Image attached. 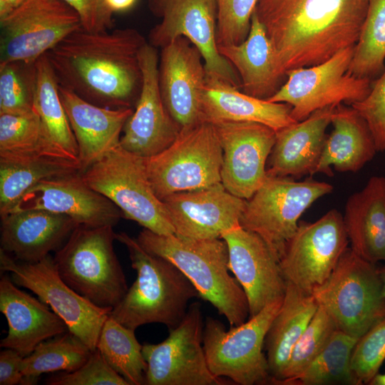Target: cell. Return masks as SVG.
<instances>
[{
  "instance_id": "6da1fadb",
  "label": "cell",
  "mask_w": 385,
  "mask_h": 385,
  "mask_svg": "<svg viewBox=\"0 0 385 385\" xmlns=\"http://www.w3.org/2000/svg\"><path fill=\"white\" fill-rule=\"evenodd\" d=\"M145 43L134 29L81 27L46 55L59 86L98 106L133 108L142 86L139 53Z\"/></svg>"
},
{
  "instance_id": "7a4b0ae2",
  "label": "cell",
  "mask_w": 385,
  "mask_h": 385,
  "mask_svg": "<svg viewBox=\"0 0 385 385\" xmlns=\"http://www.w3.org/2000/svg\"><path fill=\"white\" fill-rule=\"evenodd\" d=\"M369 0H258L255 14L273 46L279 73L321 63L354 46Z\"/></svg>"
},
{
  "instance_id": "3957f363",
  "label": "cell",
  "mask_w": 385,
  "mask_h": 385,
  "mask_svg": "<svg viewBox=\"0 0 385 385\" xmlns=\"http://www.w3.org/2000/svg\"><path fill=\"white\" fill-rule=\"evenodd\" d=\"M116 240L125 245L137 277L110 317L135 331L140 326L160 323L168 330L185 316L188 303L199 293L188 277L170 261L153 255L124 232Z\"/></svg>"
},
{
  "instance_id": "277c9868",
  "label": "cell",
  "mask_w": 385,
  "mask_h": 385,
  "mask_svg": "<svg viewBox=\"0 0 385 385\" xmlns=\"http://www.w3.org/2000/svg\"><path fill=\"white\" fill-rule=\"evenodd\" d=\"M137 240L147 251L175 265L194 285L200 297L223 315L230 327L249 318L247 299L230 273L228 248L222 238L159 235L143 228Z\"/></svg>"
},
{
  "instance_id": "5b68a950",
  "label": "cell",
  "mask_w": 385,
  "mask_h": 385,
  "mask_svg": "<svg viewBox=\"0 0 385 385\" xmlns=\"http://www.w3.org/2000/svg\"><path fill=\"white\" fill-rule=\"evenodd\" d=\"M113 227L78 225L53 257L60 277L70 287L93 304L111 309L128 289L114 251Z\"/></svg>"
},
{
  "instance_id": "8992f818",
  "label": "cell",
  "mask_w": 385,
  "mask_h": 385,
  "mask_svg": "<svg viewBox=\"0 0 385 385\" xmlns=\"http://www.w3.org/2000/svg\"><path fill=\"white\" fill-rule=\"evenodd\" d=\"M338 329L359 339L385 318V297L376 264L347 247L331 275L312 294Z\"/></svg>"
},
{
  "instance_id": "52a82bcc",
  "label": "cell",
  "mask_w": 385,
  "mask_h": 385,
  "mask_svg": "<svg viewBox=\"0 0 385 385\" xmlns=\"http://www.w3.org/2000/svg\"><path fill=\"white\" fill-rule=\"evenodd\" d=\"M151 187L160 199L221 182L222 150L213 125L201 120L181 129L162 152L143 158Z\"/></svg>"
},
{
  "instance_id": "ba28073f",
  "label": "cell",
  "mask_w": 385,
  "mask_h": 385,
  "mask_svg": "<svg viewBox=\"0 0 385 385\" xmlns=\"http://www.w3.org/2000/svg\"><path fill=\"white\" fill-rule=\"evenodd\" d=\"M282 300L269 304L242 324L228 330L220 320L206 317L202 345L212 374L240 385L271 384L272 376L262 349Z\"/></svg>"
},
{
  "instance_id": "9c48e42d",
  "label": "cell",
  "mask_w": 385,
  "mask_h": 385,
  "mask_svg": "<svg viewBox=\"0 0 385 385\" xmlns=\"http://www.w3.org/2000/svg\"><path fill=\"white\" fill-rule=\"evenodd\" d=\"M81 173L92 189L119 208L123 217L159 235L175 234L164 204L149 182L143 158L119 145Z\"/></svg>"
},
{
  "instance_id": "30bf717a",
  "label": "cell",
  "mask_w": 385,
  "mask_h": 385,
  "mask_svg": "<svg viewBox=\"0 0 385 385\" xmlns=\"http://www.w3.org/2000/svg\"><path fill=\"white\" fill-rule=\"evenodd\" d=\"M332 190L331 184L312 178L295 181L290 177L267 175L247 200L240 225L262 237L279 258L304 212Z\"/></svg>"
},
{
  "instance_id": "8fae6325",
  "label": "cell",
  "mask_w": 385,
  "mask_h": 385,
  "mask_svg": "<svg viewBox=\"0 0 385 385\" xmlns=\"http://www.w3.org/2000/svg\"><path fill=\"white\" fill-rule=\"evenodd\" d=\"M354 51V46L349 47L317 65L287 71L286 81L267 100L291 106V115L297 121L328 106L363 100L373 80L349 72Z\"/></svg>"
},
{
  "instance_id": "7c38bea8",
  "label": "cell",
  "mask_w": 385,
  "mask_h": 385,
  "mask_svg": "<svg viewBox=\"0 0 385 385\" xmlns=\"http://www.w3.org/2000/svg\"><path fill=\"white\" fill-rule=\"evenodd\" d=\"M0 268L19 287L29 289L66 324L68 331L92 351L112 309L99 307L78 294L60 277L51 255L34 263L15 260L0 249Z\"/></svg>"
},
{
  "instance_id": "4fadbf2b",
  "label": "cell",
  "mask_w": 385,
  "mask_h": 385,
  "mask_svg": "<svg viewBox=\"0 0 385 385\" xmlns=\"http://www.w3.org/2000/svg\"><path fill=\"white\" fill-rule=\"evenodd\" d=\"M349 243L343 216L336 209L314 222L299 221L279 258L283 277L312 294L331 275Z\"/></svg>"
},
{
  "instance_id": "5bb4252c",
  "label": "cell",
  "mask_w": 385,
  "mask_h": 385,
  "mask_svg": "<svg viewBox=\"0 0 385 385\" xmlns=\"http://www.w3.org/2000/svg\"><path fill=\"white\" fill-rule=\"evenodd\" d=\"M201 304L189 305L181 322L158 344L145 343L147 385H225L210 371L202 345L204 327Z\"/></svg>"
},
{
  "instance_id": "9a60e30c",
  "label": "cell",
  "mask_w": 385,
  "mask_h": 385,
  "mask_svg": "<svg viewBox=\"0 0 385 385\" xmlns=\"http://www.w3.org/2000/svg\"><path fill=\"white\" fill-rule=\"evenodd\" d=\"M150 5L161 18L150 31V44L163 48L176 38L185 37L200 51L207 76L241 88L236 70L218 49L216 0H150Z\"/></svg>"
},
{
  "instance_id": "2e32d148",
  "label": "cell",
  "mask_w": 385,
  "mask_h": 385,
  "mask_svg": "<svg viewBox=\"0 0 385 385\" xmlns=\"http://www.w3.org/2000/svg\"><path fill=\"white\" fill-rule=\"evenodd\" d=\"M0 63L35 62L82 27L75 9L63 0H27L0 20Z\"/></svg>"
},
{
  "instance_id": "e0dca14e",
  "label": "cell",
  "mask_w": 385,
  "mask_h": 385,
  "mask_svg": "<svg viewBox=\"0 0 385 385\" xmlns=\"http://www.w3.org/2000/svg\"><path fill=\"white\" fill-rule=\"evenodd\" d=\"M212 125L222 150L221 183L230 193L248 200L267 177L266 164L276 131L253 122Z\"/></svg>"
},
{
  "instance_id": "ac0fdd59",
  "label": "cell",
  "mask_w": 385,
  "mask_h": 385,
  "mask_svg": "<svg viewBox=\"0 0 385 385\" xmlns=\"http://www.w3.org/2000/svg\"><path fill=\"white\" fill-rule=\"evenodd\" d=\"M142 86L131 115L125 124L120 145L146 158L167 148L180 128L168 113L160 89L158 56L155 47L145 43L139 53Z\"/></svg>"
},
{
  "instance_id": "d6986e66",
  "label": "cell",
  "mask_w": 385,
  "mask_h": 385,
  "mask_svg": "<svg viewBox=\"0 0 385 385\" xmlns=\"http://www.w3.org/2000/svg\"><path fill=\"white\" fill-rule=\"evenodd\" d=\"M221 238L227 245L230 270L246 294L249 317L282 300L286 281L278 256L264 239L240 225L225 231Z\"/></svg>"
},
{
  "instance_id": "ffe728a7",
  "label": "cell",
  "mask_w": 385,
  "mask_h": 385,
  "mask_svg": "<svg viewBox=\"0 0 385 385\" xmlns=\"http://www.w3.org/2000/svg\"><path fill=\"white\" fill-rule=\"evenodd\" d=\"M26 210L66 215L79 225L94 227H113L123 217L119 208L92 189L80 171L42 180L26 191L8 212Z\"/></svg>"
},
{
  "instance_id": "44dd1931",
  "label": "cell",
  "mask_w": 385,
  "mask_h": 385,
  "mask_svg": "<svg viewBox=\"0 0 385 385\" xmlns=\"http://www.w3.org/2000/svg\"><path fill=\"white\" fill-rule=\"evenodd\" d=\"M159 84L164 104L180 130L201 121L206 70L200 51L187 38L161 48Z\"/></svg>"
},
{
  "instance_id": "7402d4cb",
  "label": "cell",
  "mask_w": 385,
  "mask_h": 385,
  "mask_svg": "<svg viewBox=\"0 0 385 385\" xmlns=\"http://www.w3.org/2000/svg\"><path fill=\"white\" fill-rule=\"evenodd\" d=\"M175 235L195 239L221 237L240 225L247 200L226 190L222 183L175 192L162 200Z\"/></svg>"
},
{
  "instance_id": "603a6c76",
  "label": "cell",
  "mask_w": 385,
  "mask_h": 385,
  "mask_svg": "<svg viewBox=\"0 0 385 385\" xmlns=\"http://www.w3.org/2000/svg\"><path fill=\"white\" fill-rule=\"evenodd\" d=\"M0 217V249L27 263L56 252L79 225L68 215L43 210L10 212Z\"/></svg>"
},
{
  "instance_id": "cb8c5ba5",
  "label": "cell",
  "mask_w": 385,
  "mask_h": 385,
  "mask_svg": "<svg viewBox=\"0 0 385 385\" xmlns=\"http://www.w3.org/2000/svg\"><path fill=\"white\" fill-rule=\"evenodd\" d=\"M12 279H0V311L8 323L1 348L12 349L22 356L42 342L68 331L64 321L39 298L21 290Z\"/></svg>"
},
{
  "instance_id": "d4e9b609",
  "label": "cell",
  "mask_w": 385,
  "mask_h": 385,
  "mask_svg": "<svg viewBox=\"0 0 385 385\" xmlns=\"http://www.w3.org/2000/svg\"><path fill=\"white\" fill-rule=\"evenodd\" d=\"M58 93L78 145L82 173L120 145L133 108L98 106L59 85Z\"/></svg>"
},
{
  "instance_id": "484cf974",
  "label": "cell",
  "mask_w": 385,
  "mask_h": 385,
  "mask_svg": "<svg viewBox=\"0 0 385 385\" xmlns=\"http://www.w3.org/2000/svg\"><path fill=\"white\" fill-rule=\"evenodd\" d=\"M336 106L317 110L307 118L277 131L267 175L298 178L314 175Z\"/></svg>"
},
{
  "instance_id": "4316f807",
  "label": "cell",
  "mask_w": 385,
  "mask_h": 385,
  "mask_svg": "<svg viewBox=\"0 0 385 385\" xmlns=\"http://www.w3.org/2000/svg\"><path fill=\"white\" fill-rule=\"evenodd\" d=\"M287 103L270 102L245 93L220 78L206 74L201 101V120L253 122L265 125L276 132L298 121L291 115Z\"/></svg>"
},
{
  "instance_id": "83f0119b",
  "label": "cell",
  "mask_w": 385,
  "mask_h": 385,
  "mask_svg": "<svg viewBox=\"0 0 385 385\" xmlns=\"http://www.w3.org/2000/svg\"><path fill=\"white\" fill-rule=\"evenodd\" d=\"M343 218L351 250L373 264L385 261V177L370 178L351 194Z\"/></svg>"
},
{
  "instance_id": "f1b7e54d",
  "label": "cell",
  "mask_w": 385,
  "mask_h": 385,
  "mask_svg": "<svg viewBox=\"0 0 385 385\" xmlns=\"http://www.w3.org/2000/svg\"><path fill=\"white\" fill-rule=\"evenodd\" d=\"M218 49L238 73L245 93L267 100L282 86L286 76L278 71L273 46L255 12L245 40Z\"/></svg>"
},
{
  "instance_id": "f546056e",
  "label": "cell",
  "mask_w": 385,
  "mask_h": 385,
  "mask_svg": "<svg viewBox=\"0 0 385 385\" xmlns=\"http://www.w3.org/2000/svg\"><path fill=\"white\" fill-rule=\"evenodd\" d=\"M331 124L333 129L327 136L314 174L332 176L331 166L341 173L359 171L378 152L366 121L353 107L340 104L335 107Z\"/></svg>"
},
{
  "instance_id": "4dcf8cb0",
  "label": "cell",
  "mask_w": 385,
  "mask_h": 385,
  "mask_svg": "<svg viewBox=\"0 0 385 385\" xmlns=\"http://www.w3.org/2000/svg\"><path fill=\"white\" fill-rule=\"evenodd\" d=\"M318 307L312 294L286 282L282 303L265 339L271 384L281 378L294 345Z\"/></svg>"
},
{
  "instance_id": "1f68e13d",
  "label": "cell",
  "mask_w": 385,
  "mask_h": 385,
  "mask_svg": "<svg viewBox=\"0 0 385 385\" xmlns=\"http://www.w3.org/2000/svg\"><path fill=\"white\" fill-rule=\"evenodd\" d=\"M78 163L48 155L0 156V215L42 180L80 171Z\"/></svg>"
},
{
  "instance_id": "d6a6232c",
  "label": "cell",
  "mask_w": 385,
  "mask_h": 385,
  "mask_svg": "<svg viewBox=\"0 0 385 385\" xmlns=\"http://www.w3.org/2000/svg\"><path fill=\"white\" fill-rule=\"evenodd\" d=\"M34 110L48 138L71 160L78 161V145L58 93V83L46 54L37 59Z\"/></svg>"
},
{
  "instance_id": "836d02e7",
  "label": "cell",
  "mask_w": 385,
  "mask_h": 385,
  "mask_svg": "<svg viewBox=\"0 0 385 385\" xmlns=\"http://www.w3.org/2000/svg\"><path fill=\"white\" fill-rule=\"evenodd\" d=\"M358 339L337 329L319 355L301 373L282 385H360L351 366Z\"/></svg>"
},
{
  "instance_id": "e575fe53",
  "label": "cell",
  "mask_w": 385,
  "mask_h": 385,
  "mask_svg": "<svg viewBox=\"0 0 385 385\" xmlns=\"http://www.w3.org/2000/svg\"><path fill=\"white\" fill-rule=\"evenodd\" d=\"M93 351L69 331L40 343L24 357L21 372L26 384H34L42 374L73 371L81 366Z\"/></svg>"
},
{
  "instance_id": "d590c367",
  "label": "cell",
  "mask_w": 385,
  "mask_h": 385,
  "mask_svg": "<svg viewBox=\"0 0 385 385\" xmlns=\"http://www.w3.org/2000/svg\"><path fill=\"white\" fill-rule=\"evenodd\" d=\"M142 346L134 330L109 315L101 331L96 349L129 385H142L145 384L147 370Z\"/></svg>"
},
{
  "instance_id": "8d00e7d4",
  "label": "cell",
  "mask_w": 385,
  "mask_h": 385,
  "mask_svg": "<svg viewBox=\"0 0 385 385\" xmlns=\"http://www.w3.org/2000/svg\"><path fill=\"white\" fill-rule=\"evenodd\" d=\"M30 155L71 160L48 138L34 110L21 115L0 114V156Z\"/></svg>"
},
{
  "instance_id": "74e56055",
  "label": "cell",
  "mask_w": 385,
  "mask_h": 385,
  "mask_svg": "<svg viewBox=\"0 0 385 385\" xmlns=\"http://www.w3.org/2000/svg\"><path fill=\"white\" fill-rule=\"evenodd\" d=\"M385 0H369L349 71L373 80L385 70Z\"/></svg>"
},
{
  "instance_id": "f35d334b",
  "label": "cell",
  "mask_w": 385,
  "mask_h": 385,
  "mask_svg": "<svg viewBox=\"0 0 385 385\" xmlns=\"http://www.w3.org/2000/svg\"><path fill=\"white\" fill-rule=\"evenodd\" d=\"M36 63L12 61L0 63V114L34 111Z\"/></svg>"
},
{
  "instance_id": "ab89813d",
  "label": "cell",
  "mask_w": 385,
  "mask_h": 385,
  "mask_svg": "<svg viewBox=\"0 0 385 385\" xmlns=\"http://www.w3.org/2000/svg\"><path fill=\"white\" fill-rule=\"evenodd\" d=\"M339 329L330 314L321 306L294 345L281 378L274 384L301 373L319 355Z\"/></svg>"
},
{
  "instance_id": "60d3db41",
  "label": "cell",
  "mask_w": 385,
  "mask_h": 385,
  "mask_svg": "<svg viewBox=\"0 0 385 385\" xmlns=\"http://www.w3.org/2000/svg\"><path fill=\"white\" fill-rule=\"evenodd\" d=\"M258 0H216L217 46L239 44L247 38Z\"/></svg>"
},
{
  "instance_id": "b9f144b4",
  "label": "cell",
  "mask_w": 385,
  "mask_h": 385,
  "mask_svg": "<svg viewBox=\"0 0 385 385\" xmlns=\"http://www.w3.org/2000/svg\"><path fill=\"white\" fill-rule=\"evenodd\" d=\"M385 360V318L357 342L351 356V369L359 384H369Z\"/></svg>"
},
{
  "instance_id": "7bdbcfd3",
  "label": "cell",
  "mask_w": 385,
  "mask_h": 385,
  "mask_svg": "<svg viewBox=\"0 0 385 385\" xmlns=\"http://www.w3.org/2000/svg\"><path fill=\"white\" fill-rule=\"evenodd\" d=\"M48 385H129L128 382L107 363L96 349L78 369L61 371L46 380Z\"/></svg>"
},
{
  "instance_id": "ee69618b",
  "label": "cell",
  "mask_w": 385,
  "mask_h": 385,
  "mask_svg": "<svg viewBox=\"0 0 385 385\" xmlns=\"http://www.w3.org/2000/svg\"><path fill=\"white\" fill-rule=\"evenodd\" d=\"M366 121L377 151L385 150V70L372 82L369 94L351 104Z\"/></svg>"
},
{
  "instance_id": "f6af8a7d",
  "label": "cell",
  "mask_w": 385,
  "mask_h": 385,
  "mask_svg": "<svg viewBox=\"0 0 385 385\" xmlns=\"http://www.w3.org/2000/svg\"><path fill=\"white\" fill-rule=\"evenodd\" d=\"M78 14L82 27L91 32H103L113 26V12L106 0H63Z\"/></svg>"
},
{
  "instance_id": "bcb514c9",
  "label": "cell",
  "mask_w": 385,
  "mask_h": 385,
  "mask_svg": "<svg viewBox=\"0 0 385 385\" xmlns=\"http://www.w3.org/2000/svg\"><path fill=\"white\" fill-rule=\"evenodd\" d=\"M23 359L12 349L4 348L0 352V385L26 384L21 372Z\"/></svg>"
},
{
  "instance_id": "7dc6e473",
  "label": "cell",
  "mask_w": 385,
  "mask_h": 385,
  "mask_svg": "<svg viewBox=\"0 0 385 385\" xmlns=\"http://www.w3.org/2000/svg\"><path fill=\"white\" fill-rule=\"evenodd\" d=\"M27 0H0V20L21 7Z\"/></svg>"
},
{
  "instance_id": "c3c4849f",
  "label": "cell",
  "mask_w": 385,
  "mask_h": 385,
  "mask_svg": "<svg viewBox=\"0 0 385 385\" xmlns=\"http://www.w3.org/2000/svg\"><path fill=\"white\" fill-rule=\"evenodd\" d=\"M108 8L113 11H122L129 9L136 0H106Z\"/></svg>"
},
{
  "instance_id": "681fc988",
  "label": "cell",
  "mask_w": 385,
  "mask_h": 385,
  "mask_svg": "<svg viewBox=\"0 0 385 385\" xmlns=\"http://www.w3.org/2000/svg\"><path fill=\"white\" fill-rule=\"evenodd\" d=\"M371 385H385V374H376L371 381Z\"/></svg>"
},
{
  "instance_id": "f907efd6",
  "label": "cell",
  "mask_w": 385,
  "mask_h": 385,
  "mask_svg": "<svg viewBox=\"0 0 385 385\" xmlns=\"http://www.w3.org/2000/svg\"><path fill=\"white\" fill-rule=\"evenodd\" d=\"M379 272L382 283L383 294L385 297V264L382 267H379Z\"/></svg>"
}]
</instances>
